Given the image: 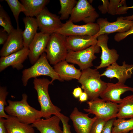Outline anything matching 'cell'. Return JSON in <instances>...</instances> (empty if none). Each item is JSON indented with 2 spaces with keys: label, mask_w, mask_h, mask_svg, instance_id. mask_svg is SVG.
<instances>
[{
  "label": "cell",
  "mask_w": 133,
  "mask_h": 133,
  "mask_svg": "<svg viewBox=\"0 0 133 133\" xmlns=\"http://www.w3.org/2000/svg\"><path fill=\"white\" fill-rule=\"evenodd\" d=\"M60 10L58 13L60 14L61 20L68 19L71 16L78 1L75 0H60Z\"/></svg>",
  "instance_id": "28"
},
{
  "label": "cell",
  "mask_w": 133,
  "mask_h": 133,
  "mask_svg": "<svg viewBox=\"0 0 133 133\" xmlns=\"http://www.w3.org/2000/svg\"><path fill=\"white\" fill-rule=\"evenodd\" d=\"M97 44L100 47L102 52L100 57L101 61L100 65L96 67L98 70L107 67L113 63L116 62L119 55L117 51L114 49H110L108 46L109 37L108 34L100 35L97 38Z\"/></svg>",
  "instance_id": "12"
},
{
  "label": "cell",
  "mask_w": 133,
  "mask_h": 133,
  "mask_svg": "<svg viewBox=\"0 0 133 133\" xmlns=\"http://www.w3.org/2000/svg\"><path fill=\"white\" fill-rule=\"evenodd\" d=\"M87 103L88 107L84 109L85 111L107 121L114 119L118 111V104L105 101L99 98L88 101Z\"/></svg>",
  "instance_id": "6"
},
{
  "label": "cell",
  "mask_w": 133,
  "mask_h": 133,
  "mask_svg": "<svg viewBox=\"0 0 133 133\" xmlns=\"http://www.w3.org/2000/svg\"><path fill=\"white\" fill-rule=\"evenodd\" d=\"M9 6L15 19L17 28H19V16L21 12L23 13L26 12L24 5L17 0H5Z\"/></svg>",
  "instance_id": "29"
},
{
  "label": "cell",
  "mask_w": 133,
  "mask_h": 133,
  "mask_svg": "<svg viewBox=\"0 0 133 133\" xmlns=\"http://www.w3.org/2000/svg\"><path fill=\"white\" fill-rule=\"evenodd\" d=\"M7 133H34L32 125L20 122L16 117L10 116L4 119Z\"/></svg>",
  "instance_id": "22"
},
{
  "label": "cell",
  "mask_w": 133,
  "mask_h": 133,
  "mask_svg": "<svg viewBox=\"0 0 133 133\" xmlns=\"http://www.w3.org/2000/svg\"><path fill=\"white\" fill-rule=\"evenodd\" d=\"M9 34L3 28L0 30V45L4 44L7 40Z\"/></svg>",
  "instance_id": "36"
},
{
  "label": "cell",
  "mask_w": 133,
  "mask_h": 133,
  "mask_svg": "<svg viewBox=\"0 0 133 133\" xmlns=\"http://www.w3.org/2000/svg\"><path fill=\"white\" fill-rule=\"evenodd\" d=\"M36 17L40 32L50 35L55 33L63 24L60 17L50 12L46 7Z\"/></svg>",
  "instance_id": "11"
},
{
  "label": "cell",
  "mask_w": 133,
  "mask_h": 133,
  "mask_svg": "<svg viewBox=\"0 0 133 133\" xmlns=\"http://www.w3.org/2000/svg\"><path fill=\"white\" fill-rule=\"evenodd\" d=\"M33 84L34 88L37 93L42 117L47 118L51 117L52 115L58 116L60 113L61 110L52 103L48 92L49 86L52 84L51 81L47 78H36L34 79Z\"/></svg>",
  "instance_id": "3"
},
{
  "label": "cell",
  "mask_w": 133,
  "mask_h": 133,
  "mask_svg": "<svg viewBox=\"0 0 133 133\" xmlns=\"http://www.w3.org/2000/svg\"><path fill=\"white\" fill-rule=\"evenodd\" d=\"M0 25L9 34L14 29L10 18L3 6L0 4Z\"/></svg>",
  "instance_id": "30"
},
{
  "label": "cell",
  "mask_w": 133,
  "mask_h": 133,
  "mask_svg": "<svg viewBox=\"0 0 133 133\" xmlns=\"http://www.w3.org/2000/svg\"><path fill=\"white\" fill-rule=\"evenodd\" d=\"M20 101H7L8 105L5 111L9 115L17 118L20 122L28 124H32L42 117L40 110L30 106L27 102L28 96L25 93L22 95Z\"/></svg>",
  "instance_id": "1"
},
{
  "label": "cell",
  "mask_w": 133,
  "mask_h": 133,
  "mask_svg": "<svg viewBox=\"0 0 133 133\" xmlns=\"http://www.w3.org/2000/svg\"><path fill=\"white\" fill-rule=\"evenodd\" d=\"M60 121L58 116L54 115L45 119H38L31 125L40 133H63V130L59 125Z\"/></svg>",
  "instance_id": "21"
},
{
  "label": "cell",
  "mask_w": 133,
  "mask_h": 133,
  "mask_svg": "<svg viewBox=\"0 0 133 133\" xmlns=\"http://www.w3.org/2000/svg\"><path fill=\"white\" fill-rule=\"evenodd\" d=\"M107 121L104 120L97 117L92 124L89 133H102Z\"/></svg>",
  "instance_id": "32"
},
{
  "label": "cell",
  "mask_w": 133,
  "mask_h": 133,
  "mask_svg": "<svg viewBox=\"0 0 133 133\" xmlns=\"http://www.w3.org/2000/svg\"><path fill=\"white\" fill-rule=\"evenodd\" d=\"M100 48L96 44L81 50L68 51L65 60L68 62L77 64L82 71L93 66L92 62L97 58L95 54L100 52Z\"/></svg>",
  "instance_id": "7"
},
{
  "label": "cell",
  "mask_w": 133,
  "mask_h": 133,
  "mask_svg": "<svg viewBox=\"0 0 133 133\" xmlns=\"http://www.w3.org/2000/svg\"><path fill=\"white\" fill-rule=\"evenodd\" d=\"M26 12L24 13L26 17H37L49 2L48 0H21Z\"/></svg>",
  "instance_id": "25"
},
{
  "label": "cell",
  "mask_w": 133,
  "mask_h": 133,
  "mask_svg": "<svg viewBox=\"0 0 133 133\" xmlns=\"http://www.w3.org/2000/svg\"><path fill=\"white\" fill-rule=\"evenodd\" d=\"M133 71V64H127L124 61L122 65L120 66L115 62L107 67L100 75L110 79L116 78L118 82L124 84L127 79L131 78Z\"/></svg>",
  "instance_id": "13"
},
{
  "label": "cell",
  "mask_w": 133,
  "mask_h": 133,
  "mask_svg": "<svg viewBox=\"0 0 133 133\" xmlns=\"http://www.w3.org/2000/svg\"><path fill=\"white\" fill-rule=\"evenodd\" d=\"M99 16L95 9L87 0H79L68 20L73 23L83 21L86 24L94 23Z\"/></svg>",
  "instance_id": "9"
},
{
  "label": "cell",
  "mask_w": 133,
  "mask_h": 133,
  "mask_svg": "<svg viewBox=\"0 0 133 133\" xmlns=\"http://www.w3.org/2000/svg\"><path fill=\"white\" fill-rule=\"evenodd\" d=\"M68 51H76L86 49L97 44V38L88 35L66 37Z\"/></svg>",
  "instance_id": "19"
},
{
  "label": "cell",
  "mask_w": 133,
  "mask_h": 133,
  "mask_svg": "<svg viewBox=\"0 0 133 133\" xmlns=\"http://www.w3.org/2000/svg\"><path fill=\"white\" fill-rule=\"evenodd\" d=\"M111 133H127L133 130V118L114 120Z\"/></svg>",
  "instance_id": "27"
},
{
  "label": "cell",
  "mask_w": 133,
  "mask_h": 133,
  "mask_svg": "<svg viewBox=\"0 0 133 133\" xmlns=\"http://www.w3.org/2000/svg\"><path fill=\"white\" fill-rule=\"evenodd\" d=\"M133 34V25L127 31L122 33H117L114 36V39L117 42H119L125 39L127 36Z\"/></svg>",
  "instance_id": "34"
},
{
  "label": "cell",
  "mask_w": 133,
  "mask_h": 133,
  "mask_svg": "<svg viewBox=\"0 0 133 133\" xmlns=\"http://www.w3.org/2000/svg\"><path fill=\"white\" fill-rule=\"evenodd\" d=\"M99 30V26L97 23L79 25L74 24L72 21L68 20L65 23H63L62 27L55 33L66 37L85 35L93 36L97 33Z\"/></svg>",
  "instance_id": "8"
},
{
  "label": "cell",
  "mask_w": 133,
  "mask_h": 133,
  "mask_svg": "<svg viewBox=\"0 0 133 133\" xmlns=\"http://www.w3.org/2000/svg\"><path fill=\"white\" fill-rule=\"evenodd\" d=\"M114 120V119H113L107 121L103 127L102 133H111Z\"/></svg>",
  "instance_id": "35"
},
{
  "label": "cell",
  "mask_w": 133,
  "mask_h": 133,
  "mask_svg": "<svg viewBox=\"0 0 133 133\" xmlns=\"http://www.w3.org/2000/svg\"><path fill=\"white\" fill-rule=\"evenodd\" d=\"M49 76L51 79L52 84L56 80L62 81L58 74L49 64L45 52L37 61L30 67L24 69L22 72V81L23 84L26 86L29 80L32 78H36L41 76Z\"/></svg>",
  "instance_id": "4"
},
{
  "label": "cell",
  "mask_w": 133,
  "mask_h": 133,
  "mask_svg": "<svg viewBox=\"0 0 133 133\" xmlns=\"http://www.w3.org/2000/svg\"><path fill=\"white\" fill-rule=\"evenodd\" d=\"M25 29L22 32L24 47L28 48L37 33L38 28L36 18L26 17L23 19Z\"/></svg>",
  "instance_id": "23"
},
{
  "label": "cell",
  "mask_w": 133,
  "mask_h": 133,
  "mask_svg": "<svg viewBox=\"0 0 133 133\" xmlns=\"http://www.w3.org/2000/svg\"><path fill=\"white\" fill-rule=\"evenodd\" d=\"M22 32L20 28H14L9 34L7 40L0 50L1 57L7 56L24 47Z\"/></svg>",
  "instance_id": "14"
},
{
  "label": "cell",
  "mask_w": 133,
  "mask_h": 133,
  "mask_svg": "<svg viewBox=\"0 0 133 133\" xmlns=\"http://www.w3.org/2000/svg\"><path fill=\"white\" fill-rule=\"evenodd\" d=\"M97 23L99 27V31L94 36L97 38L99 36L117 32L122 33L128 31L133 25V20L130 21L124 19L121 16L118 17L115 21L109 22L106 18H99L97 20Z\"/></svg>",
  "instance_id": "10"
},
{
  "label": "cell",
  "mask_w": 133,
  "mask_h": 133,
  "mask_svg": "<svg viewBox=\"0 0 133 133\" xmlns=\"http://www.w3.org/2000/svg\"><path fill=\"white\" fill-rule=\"evenodd\" d=\"M79 100L81 102L87 101L88 99V96L85 92H82L79 97Z\"/></svg>",
  "instance_id": "39"
},
{
  "label": "cell",
  "mask_w": 133,
  "mask_h": 133,
  "mask_svg": "<svg viewBox=\"0 0 133 133\" xmlns=\"http://www.w3.org/2000/svg\"><path fill=\"white\" fill-rule=\"evenodd\" d=\"M129 133H133V130L131 131Z\"/></svg>",
  "instance_id": "41"
},
{
  "label": "cell",
  "mask_w": 133,
  "mask_h": 133,
  "mask_svg": "<svg viewBox=\"0 0 133 133\" xmlns=\"http://www.w3.org/2000/svg\"><path fill=\"white\" fill-rule=\"evenodd\" d=\"M89 114L80 111L76 107L74 108L70 117L77 133H90L92 124L97 117L90 118Z\"/></svg>",
  "instance_id": "18"
},
{
  "label": "cell",
  "mask_w": 133,
  "mask_h": 133,
  "mask_svg": "<svg viewBox=\"0 0 133 133\" xmlns=\"http://www.w3.org/2000/svg\"><path fill=\"white\" fill-rule=\"evenodd\" d=\"M45 52L48 60L52 65L65 60L68 53L66 37L56 33L50 35Z\"/></svg>",
  "instance_id": "5"
},
{
  "label": "cell",
  "mask_w": 133,
  "mask_h": 133,
  "mask_svg": "<svg viewBox=\"0 0 133 133\" xmlns=\"http://www.w3.org/2000/svg\"><path fill=\"white\" fill-rule=\"evenodd\" d=\"M8 93L7 91L6 87H0V118L7 119L10 115L6 114L5 112V107L7 105L6 101V97Z\"/></svg>",
  "instance_id": "31"
},
{
  "label": "cell",
  "mask_w": 133,
  "mask_h": 133,
  "mask_svg": "<svg viewBox=\"0 0 133 133\" xmlns=\"http://www.w3.org/2000/svg\"><path fill=\"white\" fill-rule=\"evenodd\" d=\"M82 92L81 88L78 87L75 88L73 92V94L74 97L76 98L79 97L80 96Z\"/></svg>",
  "instance_id": "38"
},
{
  "label": "cell",
  "mask_w": 133,
  "mask_h": 133,
  "mask_svg": "<svg viewBox=\"0 0 133 133\" xmlns=\"http://www.w3.org/2000/svg\"><path fill=\"white\" fill-rule=\"evenodd\" d=\"M28 48L24 47L20 50L6 56L1 57L0 59V72L11 66L17 70L23 67V63L28 57Z\"/></svg>",
  "instance_id": "17"
},
{
  "label": "cell",
  "mask_w": 133,
  "mask_h": 133,
  "mask_svg": "<svg viewBox=\"0 0 133 133\" xmlns=\"http://www.w3.org/2000/svg\"><path fill=\"white\" fill-rule=\"evenodd\" d=\"M4 119L0 118V133H7L4 123Z\"/></svg>",
  "instance_id": "37"
},
{
  "label": "cell",
  "mask_w": 133,
  "mask_h": 133,
  "mask_svg": "<svg viewBox=\"0 0 133 133\" xmlns=\"http://www.w3.org/2000/svg\"><path fill=\"white\" fill-rule=\"evenodd\" d=\"M127 8L128 9L130 8H133V6L130 7H127ZM124 19L130 21L133 20V14L132 15L126 16L124 17Z\"/></svg>",
  "instance_id": "40"
},
{
  "label": "cell",
  "mask_w": 133,
  "mask_h": 133,
  "mask_svg": "<svg viewBox=\"0 0 133 133\" xmlns=\"http://www.w3.org/2000/svg\"><path fill=\"white\" fill-rule=\"evenodd\" d=\"M100 74L96 69L90 68L82 71L78 82L81 88L87 95L88 99L93 100L100 97L106 88L107 83L101 79Z\"/></svg>",
  "instance_id": "2"
},
{
  "label": "cell",
  "mask_w": 133,
  "mask_h": 133,
  "mask_svg": "<svg viewBox=\"0 0 133 133\" xmlns=\"http://www.w3.org/2000/svg\"><path fill=\"white\" fill-rule=\"evenodd\" d=\"M102 5L98 7L102 14L108 13L113 15L126 13L127 10L125 0H102Z\"/></svg>",
  "instance_id": "24"
},
{
  "label": "cell",
  "mask_w": 133,
  "mask_h": 133,
  "mask_svg": "<svg viewBox=\"0 0 133 133\" xmlns=\"http://www.w3.org/2000/svg\"><path fill=\"white\" fill-rule=\"evenodd\" d=\"M50 36L40 32L37 33L33 38L28 48V57L31 64H34L45 52Z\"/></svg>",
  "instance_id": "16"
},
{
  "label": "cell",
  "mask_w": 133,
  "mask_h": 133,
  "mask_svg": "<svg viewBox=\"0 0 133 133\" xmlns=\"http://www.w3.org/2000/svg\"><path fill=\"white\" fill-rule=\"evenodd\" d=\"M118 118H133V95L127 96L122 99L118 104V111L114 116Z\"/></svg>",
  "instance_id": "26"
},
{
  "label": "cell",
  "mask_w": 133,
  "mask_h": 133,
  "mask_svg": "<svg viewBox=\"0 0 133 133\" xmlns=\"http://www.w3.org/2000/svg\"><path fill=\"white\" fill-rule=\"evenodd\" d=\"M58 116L60 118L62 123L63 133H72L70 129L71 126L68 123L69 118L61 113Z\"/></svg>",
  "instance_id": "33"
},
{
  "label": "cell",
  "mask_w": 133,
  "mask_h": 133,
  "mask_svg": "<svg viewBox=\"0 0 133 133\" xmlns=\"http://www.w3.org/2000/svg\"><path fill=\"white\" fill-rule=\"evenodd\" d=\"M128 91L133 92V87L118 82L115 83L108 82L106 88L100 97L105 101L119 104L122 100L121 95Z\"/></svg>",
  "instance_id": "15"
},
{
  "label": "cell",
  "mask_w": 133,
  "mask_h": 133,
  "mask_svg": "<svg viewBox=\"0 0 133 133\" xmlns=\"http://www.w3.org/2000/svg\"><path fill=\"white\" fill-rule=\"evenodd\" d=\"M66 60L61 61L54 66V69L62 81L79 79L82 74L80 69L76 68L73 64L68 63Z\"/></svg>",
  "instance_id": "20"
}]
</instances>
